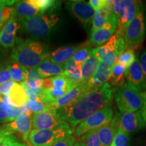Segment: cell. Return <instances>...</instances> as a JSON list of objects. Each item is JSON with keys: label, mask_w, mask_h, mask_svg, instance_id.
Listing matches in <instances>:
<instances>
[{"label": "cell", "mask_w": 146, "mask_h": 146, "mask_svg": "<svg viewBox=\"0 0 146 146\" xmlns=\"http://www.w3.org/2000/svg\"><path fill=\"white\" fill-rule=\"evenodd\" d=\"M13 132L8 130V129H4V128L1 127L0 128V143L2 141V140L4 139L5 137L12 135Z\"/></svg>", "instance_id": "obj_47"}, {"label": "cell", "mask_w": 146, "mask_h": 146, "mask_svg": "<svg viewBox=\"0 0 146 146\" xmlns=\"http://www.w3.org/2000/svg\"><path fill=\"white\" fill-rule=\"evenodd\" d=\"M112 67V66L104 62H100L94 75L85 83L87 93L98 91L105 83L108 82Z\"/></svg>", "instance_id": "obj_13"}, {"label": "cell", "mask_w": 146, "mask_h": 146, "mask_svg": "<svg viewBox=\"0 0 146 146\" xmlns=\"http://www.w3.org/2000/svg\"><path fill=\"white\" fill-rule=\"evenodd\" d=\"M126 80L128 84L137 89L142 91L146 89V80L138 58H137L127 68L126 72Z\"/></svg>", "instance_id": "obj_16"}, {"label": "cell", "mask_w": 146, "mask_h": 146, "mask_svg": "<svg viewBox=\"0 0 146 146\" xmlns=\"http://www.w3.org/2000/svg\"><path fill=\"white\" fill-rule=\"evenodd\" d=\"M74 131L68 123L52 129H33L29 136V141L33 146H50L64 138L72 135Z\"/></svg>", "instance_id": "obj_5"}, {"label": "cell", "mask_w": 146, "mask_h": 146, "mask_svg": "<svg viewBox=\"0 0 146 146\" xmlns=\"http://www.w3.org/2000/svg\"><path fill=\"white\" fill-rule=\"evenodd\" d=\"M79 141L83 142L85 146H100L97 130H92L79 137Z\"/></svg>", "instance_id": "obj_34"}, {"label": "cell", "mask_w": 146, "mask_h": 146, "mask_svg": "<svg viewBox=\"0 0 146 146\" xmlns=\"http://www.w3.org/2000/svg\"><path fill=\"white\" fill-rule=\"evenodd\" d=\"M116 131L117 129L111 122L108 125L97 129L100 146H110Z\"/></svg>", "instance_id": "obj_26"}, {"label": "cell", "mask_w": 146, "mask_h": 146, "mask_svg": "<svg viewBox=\"0 0 146 146\" xmlns=\"http://www.w3.org/2000/svg\"><path fill=\"white\" fill-rule=\"evenodd\" d=\"M0 123H8V116L3 104V98L0 96Z\"/></svg>", "instance_id": "obj_42"}, {"label": "cell", "mask_w": 146, "mask_h": 146, "mask_svg": "<svg viewBox=\"0 0 146 146\" xmlns=\"http://www.w3.org/2000/svg\"><path fill=\"white\" fill-rule=\"evenodd\" d=\"M0 146H27L18 140L14 135L6 136L0 143Z\"/></svg>", "instance_id": "obj_37"}, {"label": "cell", "mask_w": 146, "mask_h": 146, "mask_svg": "<svg viewBox=\"0 0 146 146\" xmlns=\"http://www.w3.org/2000/svg\"><path fill=\"white\" fill-rule=\"evenodd\" d=\"M66 8L80 21L85 29L91 25L95 12L88 2L85 1H69L66 3Z\"/></svg>", "instance_id": "obj_12"}, {"label": "cell", "mask_w": 146, "mask_h": 146, "mask_svg": "<svg viewBox=\"0 0 146 146\" xmlns=\"http://www.w3.org/2000/svg\"><path fill=\"white\" fill-rule=\"evenodd\" d=\"M33 116V115H32ZM32 116H29L21 113L15 120L5 124L3 128L12 132H19L23 136V139L29 143V136L32 131Z\"/></svg>", "instance_id": "obj_15"}, {"label": "cell", "mask_w": 146, "mask_h": 146, "mask_svg": "<svg viewBox=\"0 0 146 146\" xmlns=\"http://www.w3.org/2000/svg\"><path fill=\"white\" fill-rule=\"evenodd\" d=\"M16 42L11 58L27 70L36 69L50 54L47 45L42 42L31 39L19 40Z\"/></svg>", "instance_id": "obj_2"}, {"label": "cell", "mask_w": 146, "mask_h": 146, "mask_svg": "<svg viewBox=\"0 0 146 146\" xmlns=\"http://www.w3.org/2000/svg\"><path fill=\"white\" fill-rule=\"evenodd\" d=\"M139 61L140 66H141V68L146 80V47L139 58Z\"/></svg>", "instance_id": "obj_43"}, {"label": "cell", "mask_w": 146, "mask_h": 146, "mask_svg": "<svg viewBox=\"0 0 146 146\" xmlns=\"http://www.w3.org/2000/svg\"><path fill=\"white\" fill-rule=\"evenodd\" d=\"M95 10L103 9L106 4V0H90L88 2Z\"/></svg>", "instance_id": "obj_41"}, {"label": "cell", "mask_w": 146, "mask_h": 146, "mask_svg": "<svg viewBox=\"0 0 146 146\" xmlns=\"http://www.w3.org/2000/svg\"><path fill=\"white\" fill-rule=\"evenodd\" d=\"M109 16L110 14H108L104 9L96 10L94 16L92 19V22H91V33L102 29L106 23Z\"/></svg>", "instance_id": "obj_30"}, {"label": "cell", "mask_w": 146, "mask_h": 146, "mask_svg": "<svg viewBox=\"0 0 146 146\" xmlns=\"http://www.w3.org/2000/svg\"><path fill=\"white\" fill-rule=\"evenodd\" d=\"M14 16L13 7H7L0 10V29H1L3 26L8 23L9 20Z\"/></svg>", "instance_id": "obj_36"}, {"label": "cell", "mask_w": 146, "mask_h": 146, "mask_svg": "<svg viewBox=\"0 0 146 146\" xmlns=\"http://www.w3.org/2000/svg\"><path fill=\"white\" fill-rule=\"evenodd\" d=\"M139 112L141 115L142 118L146 123V91H143V102Z\"/></svg>", "instance_id": "obj_45"}, {"label": "cell", "mask_w": 146, "mask_h": 146, "mask_svg": "<svg viewBox=\"0 0 146 146\" xmlns=\"http://www.w3.org/2000/svg\"><path fill=\"white\" fill-rule=\"evenodd\" d=\"M41 78H50L60 75L64 72L63 65L52 62L46 58L36 68Z\"/></svg>", "instance_id": "obj_23"}, {"label": "cell", "mask_w": 146, "mask_h": 146, "mask_svg": "<svg viewBox=\"0 0 146 146\" xmlns=\"http://www.w3.org/2000/svg\"><path fill=\"white\" fill-rule=\"evenodd\" d=\"M5 97L8 104L16 108H20L27 106L29 100L25 89L21 83H14L9 94Z\"/></svg>", "instance_id": "obj_20"}, {"label": "cell", "mask_w": 146, "mask_h": 146, "mask_svg": "<svg viewBox=\"0 0 146 146\" xmlns=\"http://www.w3.org/2000/svg\"><path fill=\"white\" fill-rule=\"evenodd\" d=\"M76 87L77 86L72 83L62 73L60 75L44 78L42 89L52 88L63 91L66 94Z\"/></svg>", "instance_id": "obj_19"}, {"label": "cell", "mask_w": 146, "mask_h": 146, "mask_svg": "<svg viewBox=\"0 0 146 146\" xmlns=\"http://www.w3.org/2000/svg\"><path fill=\"white\" fill-rule=\"evenodd\" d=\"M66 123L58 114L56 110L49 109L32 116V127L34 129L45 130L61 127Z\"/></svg>", "instance_id": "obj_10"}, {"label": "cell", "mask_w": 146, "mask_h": 146, "mask_svg": "<svg viewBox=\"0 0 146 146\" xmlns=\"http://www.w3.org/2000/svg\"><path fill=\"white\" fill-rule=\"evenodd\" d=\"M113 114L114 112L111 105L100 110L84 120L75 128L74 131V137H80L89 131L97 130L104 126L108 125L112 121Z\"/></svg>", "instance_id": "obj_7"}, {"label": "cell", "mask_w": 146, "mask_h": 146, "mask_svg": "<svg viewBox=\"0 0 146 146\" xmlns=\"http://www.w3.org/2000/svg\"><path fill=\"white\" fill-rule=\"evenodd\" d=\"M7 68L10 72L11 79L17 83H21L26 81L28 74V70L26 68L18 64L16 62L13 61L8 64Z\"/></svg>", "instance_id": "obj_28"}, {"label": "cell", "mask_w": 146, "mask_h": 146, "mask_svg": "<svg viewBox=\"0 0 146 146\" xmlns=\"http://www.w3.org/2000/svg\"><path fill=\"white\" fill-rule=\"evenodd\" d=\"M23 30L35 38H43L49 36L55 30L60 21L56 14H47L35 17L20 19Z\"/></svg>", "instance_id": "obj_3"}, {"label": "cell", "mask_w": 146, "mask_h": 146, "mask_svg": "<svg viewBox=\"0 0 146 146\" xmlns=\"http://www.w3.org/2000/svg\"><path fill=\"white\" fill-rule=\"evenodd\" d=\"M145 18L142 8L125 29L123 36L125 50L133 49L135 50L141 46L145 39Z\"/></svg>", "instance_id": "obj_6"}, {"label": "cell", "mask_w": 146, "mask_h": 146, "mask_svg": "<svg viewBox=\"0 0 146 146\" xmlns=\"http://www.w3.org/2000/svg\"><path fill=\"white\" fill-rule=\"evenodd\" d=\"M101 62L94 55L85 60L81 65V74L83 83H86L94 75Z\"/></svg>", "instance_id": "obj_27"}, {"label": "cell", "mask_w": 146, "mask_h": 146, "mask_svg": "<svg viewBox=\"0 0 146 146\" xmlns=\"http://www.w3.org/2000/svg\"><path fill=\"white\" fill-rule=\"evenodd\" d=\"M63 74L72 83H74L76 86L83 83L81 74V65L76 64L72 59H70L63 65Z\"/></svg>", "instance_id": "obj_24"}, {"label": "cell", "mask_w": 146, "mask_h": 146, "mask_svg": "<svg viewBox=\"0 0 146 146\" xmlns=\"http://www.w3.org/2000/svg\"><path fill=\"white\" fill-rule=\"evenodd\" d=\"M14 83L15 82H14L12 80H10V81L5 82V83L0 85V96H8Z\"/></svg>", "instance_id": "obj_39"}, {"label": "cell", "mask_w": 146, "mask_h": 146, "mask_svg": "<svg viewBox=\"0 0 146 146\" xmlns=\"http://www.w3.org/2000/svg\"><path fill=\"white\" fill-rule=\"evenodd\" d=\"M143 8L141 1L121 0L119 14L117 18V28L115 33L116 37H123L125 29Z\"/></svg>", "instance_id": "obj_8"}, {"label": "cell", "mask_w": 146, "mask_h": 146, "mask_svg": "<svg viewBox=\"0 0 146 146\" xmlns=\"http://www.w3.org/2000/svg\"><path fill=\"white\" fill-rule=\"evenodd\" d=\"M117 18L112 14L108 18L106 23L102 29L91 33L89 43L93 47H100L109 41L116 31Z\"/></svg>", "instance_id": "obj_11"}, {"label": "cell", "mask_w": 146, "mask_h": 146, "mask_svg": "<svg viewBox=\"0 0 146 146\" xmlns=\"http://www.w3.org/2000/svg\"><path fill=\"white\" fill-rule=\"evenodd\" d=\"M111 123L117 130L120 129L129 135L138 132L146 127L139 111L117 114L112 118Z\"/></svg>", "instance_id": "obj_9"}, {"label": "cell", "mask_w": 146, "mask_h": 146, "mask_svg": "<svg viewBox=\"0 0 146 146\" xmlns=\"http://www.w3.org/2000/svg\"><path fill=\"white\" fill-rule=\"evenodd\" d=\"M5 48H3L2 46L0 45V66H1V62L3 61V58L5 57Z\"/></svg>", "instance_id": "obj_48"}, {"label": "cell", "mask_w": 146, "mask_h": 146, "mask_svg": "<svg viewBox=\"0 0 146 146\" xmlns=\"http://www.w3.org/2000/svg\"><path fill=\"white\" fill-rule=\"evenodd\" d=\"M127 67L116 62L112 67L108 83L114 88H118L126 83V72Z\"/></svg>", "instance_id": "obj_25"}, {"label": "cell", "mask_w": 146, "mask_h": 146, "mask_svg": "<svg viewBox=\"0 0 146 146\" xmlns=\"http://www.w3.org/2000/svg\"><path fill=\"white\" fill-rule=\"evenodd\" d=\"M95 47H93L89 42H86L81 45L79 48L76 50L72 56V59L76 64L82 65L85 60L94 55V50Z\"/></svg>", "instance_id": "obj_29"}, {"label": "cell", "mask_w": 146, "mask_h": 146, "mask_svg": "<svg viewBox=\"0 0 146 146\" xmlns=\"http://www.w3.org/2000/svg\"><path fill=\"white\" fill-rule=\"evenodd\" d=\"M75 137L70 135L68 137L64 138L50 146H72L75 143Z\"/></svg>", "instance_id": "obj_38"}, {"label": "cell", "mask_w": 146, "mask_h": 146, "mask_svg": "<svg viewBox=\"0 0 146 146\" xmlns=\"http://www.w3.org/2000/svg\"><path fill=\"white\" fill-rule=\"evenodd\" d=\"M135 59L136 56L135 54V50L133 49H127L118 56L116 62L125 66L128 68Z\"/></svg>", "instance_id": "obj_33"}, {"label": "cell", "mask_w": 146, "mask_h": 146, "mask_svg": "<svg viewBox=\"0 0 146 146\" xmlns=\"http://www.w3.org/2000/svg\"><path fill=\"white\" fill-rule=\"evenodd\" d=\"M116 39L117 38L114 35L104 45L95 47L94 56H96L101 62H104L112 66L116 62L118 58L116 53Z\"/></svg>", "instance_id": "obj_14"}, {"label": "cell", "mask_w": 146, "mask_h": 146, "mask_svg": "<svg viewBox=\"0 0 146 146\" xmlns=\"http://www.w3.org/2000/svg\"><path fill=\"white\" fill-rule=\"evenodd\" d=\"M85 93H87V91L85 83H81V85H78L75 88L71 90L68 94L61 97L52 103L47 104V106H48L49 109L57 110L72 104L78 98H80L82 95L85 94Z\"/></svg>", "instance_id": "obj_18"}, {"label": "cell", "mask_w": 146, "mask_h": 146, "mask_svg": "<svg viewBox=\"0 0 146 146\" xmlns=\"http://www.w3.org/2000/svg\"><path fill=\"white\" fill-rule=\"evenodd\" d=\"M120 0H113L112 8V14L118 18V14H119L120 7Z\"/></svg>", "instance_id": "obj_44"}, {"label": "cell", "mask_w": 146, "mask_h": 146, "mask_svg": "<svg viewBox=\"0 0 146 146\" xmlns=\"http://www.w3.org/2000/svg\"><path fill=\"white\" fill-rule=\"evenodd\" d=\"M72 146H85V144L81 141H76Z\"/></svg>", "instance_id": "obj_50"}, {"label": "cell", "mask_w": 146, "mask_h": 146, "mask_svg": "<svg viewBox=\"0 0 146 146\" xmlns=\"http://www.w3.org/2000/svg\"><path fill=\"white\" fill-rule=\"evenodd\" d=\"M16 1H11V0H0V10L14 5Z\"/></svg>", "instance_id": "obj_46"}, {"label": "cell", "mask_w": 146, "mask_h": 146, "mask_svg": "<svg viewBox=\"0 0 146 146\" xmlns=\"http://www.w3.org/2000/svg\"><path fill=\"white\" fill-rule=\"evenodd\" d=\"M11 80V76L7 67L0 69V85Z\"/></svg>", "instance_id": "obj_40"}, {"label": "cell", "mask_w": 146, "mask_h": 146, "mask_svg": "<svg viewBox=\"0 0 146 146\" xmlns=\"http://www.w3.org/2000/svg\"><path fill=\"white\" fill-rule=\"evenodd\" d=\"M1 29H0V31H1Z\"/></svg>", "instance_id": "obj_51"}, {"label": "cell", "mask_w": 146, "mask_h": 146, "mask_svg": "<svg viewBox=\"0 0 146 146\" xmlns=\"http://www.w3.org/2000/svg\"><path fill=\"white\" fill-rule=\"evenodd\" d=\"M80 46L81 45L61 47L51 54H49L46 58L55 64L64 65L68 60L72 58Z\"/></svg>", "instance_id": "obj_21"}, {"label": "cell", "mask_w": 146, "mask_h": 146, "mask_svg": "<svg viewBox=\"0 0 146 146\" xmlns=\"http://www.w3.org/2000/svg\"><path fill=\"white\" fill-rule=\"evenodd\" d=\"M27 106L29 110L34 114H39L49 110L46 104L41 101L37 96L29 97Z\"/></svg>", "instance_id": "obj_32"}, {"label": "cell", "mask_w": 146, "mask_h": 146, "mask_svg": "<svg viewBox=\"0 0 146 146\" xmlns=\"http://www.w3.org/2000/svg\"><path fill=\"white\" fill-rule=\"evenodd\" d=\"M110 146H130V135L118 129Z\"/></svg>", "instance_id": "obj_35"}, {"label": "cell", "mask_w": 146, "mask_h": 146, "mask_svg": "<svg viewBox=\"0 0 146 146\" xmlns=\"http://www.w3.org/2000/svg\"><path fill=\"white\" fill-rule=\"evenodd\" d=\"M137 146H146V137L140 139Z\"/></svg>", "instance_id": "obj_49"}, {"label": "cell", "mask_w": 146, "mask_h": 146, "mask_svg": "<svg viewBox=\"0 0 146 146\" xmlns=\"http://www.w3.org/2000/svg\"><path fill=\"white\" fill-rule=\"evenodd\" d=\"M13 10L14 16H17L19 19H26L44 14L31 4L28 0L16 1L14 3Z\"/></svg>", "instance_id": "obj_22"}, {"label": "cell", "mask_w": 146, "mask_h": 146, "mask_svg": "<svg viewBox=\"0 0 146 146\" xmlns=\"http://www.w3.org/2000/svg\"><path fill=\"white\" fill-rule=\"evenodd\" d=\"M143 91L127 83L116 89L115 100L120 113L139 111L143 105Z\"/></svg>", "instance_id": "obj_4"}, {"label": "cell", "mask_w": 146, "mask_h": 146, "mask_svg": "<svg viewBox=\"0 0 146 146\" xmlns=\"http://www.w3.org/2000/svg\"><path fill=\"white\" fill-rule=\"evenodd\" d=\"M116 89L106 83L98 91L85 93L72 104L57 110L56 112L62 120L66 122L74 131L84 120L110 105Z\"/></svg>", "instance_id": "obj_1"}, {"label": "cell", "mask_w": 146, "mask_h": 146, "mask_svg": "<svg viewBox=\"0 0 146 146\" xmlns=\"http://www.w3.org/2000/svg\"><path fill=\"white\" fill-rule=\"evenodd\" d=\"M28 1L43 14L47 11L55 10L60 4V1L54 0H28Z\"/></svg>", "instance_id": "obj_31"}, {"label": "cell", "mask_w": 146, "mask_h": 146, "mask_svg": "<svg viewBox=\"0 0 146 146\" xmlns=\"http://www.w3.org/2000/svg\"><path fill=\"white\" fill-rule=\"evenodd\" d=\"M19 25L17 20L12 17L0 31V45L3 48H10L15 46L16 33Z\"/></svg>", "instance_id": "obj_17"}]
</instances>
